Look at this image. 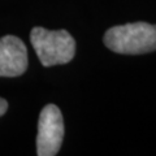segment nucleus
I'll list each match as a JSON object with an SVG mask.
<instances>
[{"instance_id":"7ed1b4c3","label":"nucleus","mask_w":156,"mask_h":156,"mask_svg":"<svg viewBox=\"0 0 156 156\" xmlns=\"http://www.w3.org/2000/svg\"><path fill=\"white\" fill-rule=\"evenodd\" d=\"M64 138V120L55 104H48L42 109L38 121L37 154L39 156H55Z\"/></svg>"},{"instance_id":"f257e3e1","label":"nucleus","mask_w":156,"mask_h":156,"mask_svg":"<svg viewBox=\"0 0 156 156\" xmlns=\"http://www.w3.org/2000/svg\"><path fill=\"white\" fill-rule=\"evenodd\" d=\"M104 43L111 51L124 55H140L156 50V25L134 22L107 30Z\"/></svg>"},{"instance_id":"f03ea898","label":"nucleus","mask_w":156,"mask_h":156,"mask_svg":"<svg viewBox=\"0 0 156 156\" xmlns=\"http://www.w3.org/2000/svg\"><path fill=\"white\" fill-rule=\"evenodd\" d=\"M30 41L43 66L66 64L74 57L76 42L66 30L34 27Z\"/></svg>"},{"instance_id":"39448f33","label":"nucleus","mask_w":156,"mask_h":156,"mask_svg":"<svg viewBox=\"0 0 156 156\" xmlns=\"http://www.w3.org/2000/svg\"><path fill=\"white\" fill-rule=\"evenodd\" d=\"M7 109H8V103L3 99V98H0V117L5 113Z\"/></svg>"},{"instance_id":"20e7f679","label":"nucleus","mask_w":156,"mask_h":156,"mask_svg":"<svg viewBox=\"0 0 156 156\" xmlns=\"http://www.w3.org/2000/svg\"><path fill=\"white\" fill-rule=\"evenodd\" d=\"M27 69V50L20 38H0V77H18Z\"/></svg>"}]
</instances>
